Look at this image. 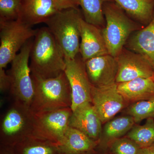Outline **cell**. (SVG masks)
<instances>
[{"instance_id":"obj_4","label":"cell","mask_w":154,"mask_h":154,"mask_svg":"<svg viewBox=\"0 0 154 154\" xmlns=\"http://www.w3.org/2000/svg\"><path fill=\"white\" fill-rule=\"evenodd\" d=\"M105 27L102 29L108 53L116 57L124 48L130 35L139 26L113 0L103 6Z\"/></svg>"},{"instance_id":"obj_18","label":"cell","mask_w":154,"mask_h":154,"mask_svg":"<svg viewBox=\"0 0 154 154\" xmlns=\"http://www.w3.org/2000/svg\"><path fill=\"white\" fill-rule=\"evenodd\" d=\"M119 92L125 100L137 102L154 97V78H140L117 84Z\"/></svg>"},{"instance_id":"obj_28","label":"cell","mask_w":154,"mask_h":154,"mask_svg":"<svg viewBox=\"0 0 154 154\" xmlns=\"http://www.w3.org/2000/svg\"><path fill=\"white\" fill-rule=\"evenodd\" d=\"M11 81L10 76L4 68H0V90L1 92L10 91Z\"/></svg>"},{"instance_id":"obj_5","label":"cell","mask_w":154,"mask_h":154,"mask_svg":"<svg viewBox=\"0 0 154 154\" xmlns=\"http://www.w3.org/2000/svg\"><path fill=\"white\" fill-rule=\"evenodd\" d=\"M34 114L30 107L14 101L0 123L1 146L14 147L32 134Z\"/></svg>"},{"instance_id":"obj_23","label":"cell","mask_w":154,"mask_h":154,"mask_svg":"<svg viewBox=\"0 0 154 154\" xmlns=\"http://www.w3.org/2000/svg\"><path fill=\"white\" fill-rule=\"evenodd\" d=\"M135 123L134 119L131 116H121L107 122L103 131L107 137L115 138L129 131Z\"/></svg>"},{"instance_id":"obj_14","label":"cell","mask_w":154,"mask_h":154,"mask_svg":"<svg viewBox=\"0 0 154 154\" xmlns=\"http://www.w3.org/2000/svg\"><path fill=\"white\" fill-rule=\"evenodd\" d=\"M69 126L79 130L95 140L100 137L102 123L91 102H86L72 110Z\"/></svg>"},{"instance_id":"obj_32","label":"cell","mask_w":154,"mask_h":154,"mask_svg":"<svg viewBox=\"0 0 154 154\" xmlns=\"http://www.w3.org/2000/svg\"><path fill=\"white\" fill-rule=\"evenodd\" d=\"M86 153H85V154H86Z\"/></svg>"},{"instance_id":"obj_27","label":"cell","mask_w":154,"mask_h":154,"mask_svg":"<svg viewBox=\"0 0 154 154\" xmlns=\"http://www.w3.org/2000/svg\"><path fill=\"white\" fill-rule=\"evenodd\" d=\"M60 11L70 8H78V0H52Z\"/></svg>"},{"instance_id":"obj_21","label":"cell","mask_w":154,"mask_h":154,"mask_svg":"<svg viewBox=\"0 0 154 154\" xmlns=\"http://www.w3.org/2000/svg\"><path fill=\"white\" fill-rule=\"evenodd\" d=\"M110 0H78L82 8L83 17L90 24L101 28L105 27L103 6Z\"/></svg>"},{"instance_id":"obj_31","label":"cell","mask_w":154,"mask_h":154,"mask_svg":"<svg viewBox=\"0 0 154 154\" xmlns=\"http://www.w3.org/2000/svg\"><path fill=\"white\" fill-rule=\"evenodd\" d=\"M150 147H151V148L153 152L154 153V143Z\"/></svg>"},{"instance_id":"obj_12","label":"cell","mask_w":154,"mask_h":154,"mask_svg":"<svg viewBox=\"0 0 154 154\" xmlns=\"http://www.w3.org/2000/svg\"><path fill=\"white\" fill-rule=\"evenodd\" d=\"M84 62L92 85L102 88L116 84L118 72L116 58L107 54L91 58Z\"/></svg>"},{"instance_id":"obj_2","label":"cell","mask_w":154,"mask_h":154,"mask_svg":"<svg viewBox=\"0 0 154 154\" xmlns=\"http://www.w3.org/2000/svg\"><path fill=\"white\" fill-rule=\"evenodd\" d=\"M34 94L30 109L33 113L71 107L72 91L64 72L54 78L43 79L31 75Z\"/></svg>"},{"instance_id":"obj_8","label":"cell","mask_w":154,"mask_h":154,"mask_svg":"<svg viewBox=\"0 0 154 154\" xmlns=\"http://www.w3.org/2000/svg\"><path fill=\"white\" fill-rule=\"evenodd\" d=\"M71 107L34 113L32 135L58 144L69 126Z\"/></svg>"},{"instance_id":"obj_11","label":"cell","mask_w":154,"mask_h":154,"mask_svg":"<svg viewBox=\"0 0 154 154\" xmlns=\"http://www.w3.org/2000/svg\"><path fill=\"white\" fill-rule=\"evenodd\" d=\"M91 103L102 123L107 122L124 107L125 100L117 84L98 88L91 85Z\"/></svg>"},{"instance_id":"obj_9","label":"cell","mask_w":154,"mask_h":154,"mask_svg":"<svg viewBox=\"0 0 154 154\" xmlns=\"http://www.w3.org/2000/svg\"><path fill=\"white\" fill-rule=\"evenodd\" d=\"M78 55L74 59L65 57L64 72L71 89L72 110L86 102H91V84L84 61Z\"/></svg>"},{"instance_id":"obj_15","label":"cell","mask_w":154,"mask_h":154,"mask_svg":"<svg viewBox=\"0 0 154 154\" xmlns=\"http://www.w3.org/2000/svg\"><path fill=\"white\" fill-rule=\"evenodd\" d=\"M60 11L52 0H21L18 19L32 27L45 23Z\"/></svg>"},{"instance_id":"obj_25","label":"cell","mask_w":154,"mask_h":154,"mask_svg":"<svg viewBox=\"0 0 154 154\" xmlns=\"http://www.w3.org/2000/svg\"><path fill=\"white\" fill-rule=\"evenodd\" d=\"M21 0H0V21L18 19Z\"/></svg>"},{"instance_id":"obj_13","label":"cell","mask_w":154,"mask_h":154,"mask_svg":"<svg viewBox=\"0 0 154 154\" xmlns=\"http://www.w3.org/2000/svg\"><path fill=\"white\" fill-rule=\"evenodd\" d=\"M80 53L84 61L99 56L109 54L102 30L86 22L80 20Z\"/></svg>"},{"instance_id":"obj_10","label":"cell","mask_w":154,"mask_h":154,"mask_svg":"<svg viewBox=\"0 0 154 154\" xmlns=\"http://www.w3.org/2000/svg\"><path fill=\"white\" fill-rule=\"evenodd\" d=\"M118 72L117 84L138 78L154 77V69L143 56L123 48L116 57Z\"/></svg>"},{"instance_id":"obj_33","label":"cell","mask_w":154,"mask_h":154,"mask_svg":"<svg viewBox=\"0 0 154 154\" xmlns=\"http://www.w3.org/2000/svg\"></svg>"},{"instance_id":"obj_22","label":"cell","mask_w":154,"mask_h":154,"mask_svg":"<svg viewBox=\"0 0 154 154\" xmlns=\"http://www.w3.org/2000/svg\"><path fill=\"white\" fill-rule=\"evenodd\" d=\"M127 136L140 148L151 146L154 143V119H148L143 125L133 127Z\"/></svg>"},{"instance_id":"obj_24","label":"cell","mask_w":154,"mask_h":154,"mask_svg":"<svg viewBox=\"0 0 154 154\" xmlns=\"http://www.w3.org/2000/svg\"><path fill=\"white\" fill-rule=\"evenodd\" d=\"M126 113L133 117L135 123L145 119H154V97L135 102L128 107Z\"/></svg>"},{"instance_id":"obj_16","label":"cell","mask_w":154,"mask_h":154,"mask_svg":"<svg viewBox=\"0 0 154 154\" xmlns=\"http://www.w3.org/2000/svg\"><path fill=\"white\" fill-rule=\"evenodd\" d=\"M58 145L61 154H83L91 152L96 143L84 133L69 126Z\"/></svg>"},{"instance_id":"obj_1","label":"cell","mask_w":154,"mask_h":154,"mask_svg":"<svg viewBox=\"0 0 154 154\" xmlns=\"http://www.w3.org/2000/svg\"><path fill=\"white\" fill-rule=\"evenodd\" d=\"M31 75L43 79L64 72L65 56L47 27L37 29L30 53Z\"/></svg>"},{"instance_id":"obj_20","label":"cell","mask_w":154,"mask_h":154,"mask_svg":"<svg viewBox=\"0 0 154 154\" xmlns=\"http://www.w3.org/2000/svg\"><path fill=\"white\" fill-rule=\"evenodd\" d=\"M16 154H61L55 143L31 135L13 147Z\"/></svg>"},{"instance_id":"obj_19","label":"cell","mask_w":154,"mask_h":154,"mask_svg":"<svg viewBox=\"0 0 154 154\" xmlns=\"http://www.w3.org/2000/svg\"><path fill=\"white\" fill-rule=\"evenodd\" d=\"M128 16L143 24L149 23L154 14V0H113Z\"/></svg>"},{"instance_id":"obj_17","label":"cell","mask_w":154,"mask_h":154,"mask_svg":"<svg viewBox=\"0 0 154 154\" xmlns=\"http://www.w3.org/2000/svg\"><path fill=\"white\" fill-rule=\"evenodd\" d=\"M126 44L129 50L144 57L154 69V14L145 28L136 31Z\"/></svg>"},{"instance_id":"obj_26","label":"cell","mask_w":154,"mask_h":154,"mask_svg":"<svg viewBox=\"0 0 154 154\" xmlns=\"http://www.w3.org/2000/svg\"><path fill=\"white\" fill-rule=\"evenodd\" d=\"M140 147L129 138L117 140L112 146L113 151L116 154H138L140 150Z\"/></svg>"},{"instance_id":"obj_7","label":"cell","mask_w":154,"mask_h":154,"mask_svg":"<svg viewBox=\"0 0 154 154\" xmlns=\"http://www.w3.org/2000/svg\"><path fill=\"white\" fill-rule=\"evenodd\" d=\"M36 31L19 19L0 21V68L5 69L11 63L19 50L34 37Z\"/></svg>"},{"instance_id":"obj_3","label":"cell","mask_w":154,"mask_h":154,"mask_svg":"<svg viewBox=\"0 0 154 154\" xmlns=\"http://www.w3.org/2000/svg\"><path fill=\"white\" fill-rule=\"evenodd\" d=\"M79 8L62 10L45 22L60 46L66 58L74 59L80 52V20Z\"/></svg>"},{"instance_id":"obj_30","label":"cell","mask_w":154,"mask_h":154,"mask_svg":"<svg viewBox=\"0 0 154 154\" xmlns=\"http://www.w3.org/2000/svg\"><path fill=\"white\" fill-rule=\"evenodd\" d=\"M138 154H154L151 147L141 148Z\"/></svg>"},{"instance_id":"obj_29","label":"cell","mask_w":154,"mask_h":154,"mask_svg":"<svg viewBox=\"0 0 154 154\" xmlns=\"http://www.w3.org/2000/svg\"><path fill=\"white\" fill-rule=\"evenodd\" d=\"M0 154H16L13 147L1 146Z\"/></svg>"},{"instance_id":"obj_6","label":"cell","mask_w":154,"mask_h":154,"mask_svg":"<svg viewBox=\"0 0 154 154\" xmlns=\"http://www.w3.org/2000/svg\"><path fill=\"white\" fill-rule=\"evenodd\" d=\"M32 38L22 47L11 62L8 72L11 81L10 92L14 101L30 107L34 94L33 80L29 60L33 45Z\"/></svg>"}]
</instances>
